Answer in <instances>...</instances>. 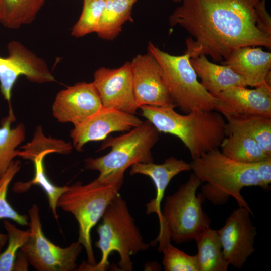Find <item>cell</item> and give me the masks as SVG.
Instances as JSON below:
<instances>
[{"label": "cell", "instance_id": "9c48e42d", "mask_svg": "<svg viewBox=\"0 0 271 271\" xmlns=\"http://www.w3.org/2000/svg\"><path fill=\"white\" fill-rule=\"evenodd\" d=\"M30 236L20 248L28 263L37 271H73L76 270L77 258L83 246L78 241L61 248L44 235L39 209L34 204L28 210Z\"/></svg>", "mask_w": 271, "mask_h": 271}, {"label": "cell", "instance_id": "2e32d148", "mask_svg": "<svg viewBox=\"0 0 271 271\" xmlns=\"http://www.w3.org/2000/svg\"><path fill=\"white\" fill-rule=\"evenodd\" d=\"M142 122L134 114L102 106L71 130L73 146L78 152H82L88 142L104 140L112 132L129 131Z\"/></svg>", "mask_w": 271, "mask_h": 271}, {"label": "cell", "instance_id": "7a4b0ae2", "mask_svg": "<svg viewBox=\"0 0 271 271\" xmlns=\"http://www.w3.org/2000/svg\"><path fill=\"white\" fill-rule=\"evenodd\" d=\"M139 108L159 132L178 137L192 160L218 148L227 136L226 122L217 111L195 110L182 115L171 107L143 105Z\"/></svg>", "mask_w": 271, "mask_h": 271}, {"label": "cell", "instance_id": "d6986e66", "mask_svg": "<svg viewBox=\"0 0 271 271\" xmlns=\"http://www.w3.org/2000/svg\"><path fill=\"white\" fill-rule=\"evenodd\" d=\"M190 63L201 84L212 95L232 86H248L244 78L225 65H218L201 55L190 59Z\"/></svg>", "mask_w": 271, "mask_h": 271}, {"label": "cell", "instance_id": "e0dca14e", "mask_svg": "<svg viewBox=\"0 0 271 271\" xmlns=\"http://www.w3.org/2000/svg\"><path fill=\"white\" fill-rule=\"evenodd\" d=\"M191 170L190 164L181 159L170 157L160 164L153 162L138 163L130 167L131 175L140 174L149 177L153 181L156 188V196L146 204V213H156L160 220L161 202L165 190L173 178L178 174Z\"/></svg>", "mask_w": 271, "mask_h": 271}, {"label": "cell", "instance_id": "1f68e13d", "mask_svg": "<svg viewBox=\"0 0 271 271\" xmlns=\"http://www.w3.org/2000/svg\"><path fill=\"white\" fill-rule=\"evenodd\" d=\"M254 165L263 182L268 188L271 183V159L255 162Z\"/></svg>", "mask_w": 271, "mask_h": 271}, {"label": "cell", "instance_id": "f546056e", "mask_svg": "<svg viewBox=\"0 0 271 271\" xmlns=\"http://www.w3.org/2000/svg\"><path fill=\"white\" fill-rule=\"evenodd\" d=\"M105 4V0H84L81 14L72 29L71 35L81 37L96 32Z\"/></svg>", "mask_w": 271, "mask_h": 271}, {"label": "cell", "instance_id": "30bf717a", "mask_svg": "<svg viewBox=\"0 0 271 271\" xmlns=\"http://www.w3.org/2000/svg\"><path fill=\"white\" fill-rule=\"evenodd\" d=\"M7 49L8 57H0V90L9 102L12 88L20 76H25L29 81L38 83L55 81L44 60L20 42H10Z\"/></svg>", "mask_w": 271, "mask_h": 271}, {"label": "cell", "instance_id": "8992f818", "mask_svg": "<svg viewBox=\"0 0 271 271\" xmlns=\"http://www.w3.org/2000/svg\"><path fill=\"white\" fill-rule=\"evenodd\" d=\"M202 183L193 173L175 193L166 197L159 220V232L150 245L171 240L177 244L189 241L210 227V219L202 207L204 199L196 193Z\"/></svg>", "mask_w": 271, "mask_h": 271}, {"label": "cell", "instance_id": "277c9868", "mask_svg": "<svg viewBox=\"0 0 271 271\" xmlns=\"http://www.w3.org/2000/svg\"><path fill=\"white\" fill-rule=\"evenodd\" d=\"M97 227L99 239L95 244L101 251V259L94 265L83 262L76 270H106L109 266V255L116 251L119 256L120 270H132L131 256L148 249L150 244L144 241L127 204L119 193L108 205Z\"/></svg>", "mask_w": 271, "mask_h": 271}, {"label": "cell", "instance_id": "d4e9b609", "mask_svg": "<svg viewBox=\"0 0 271 271\" xmlns=\"http://www.w3.org/2000/svg\"><path fill=\"white\" fill-rule=\"evenodd\" d=\"M45 0H0V22L9 29L31 23Z\"/></svg>", "mask_w": 271, "mask_h": 271}, {"label": "cell", "instance_id": "7c38bea8", "mask_svg": "<svg viewBox=\"0 0 271 271\" xmlns=\"http://www.w3.org/2000/svg\"><path fill=\"white\" fill-rule=\"evenodd\" d=\"M130 64L134 95L139 108L143 105L176 107L165 84L160 66L150 53L137 55Z\"/></svg>", "mask_w": 271, "mask_h": 271}, {"label": "cell", "instance_id": "ba28073f", "mask_svg": "<svg viewBox=\"0 0 271 271\" xmlns=\"http://www.w3.org/2000/svg\"><path fill=\"white\" fill-rule=\"evenodd\" d=\"M147 48L160 66L165 84L176 107L185 113L215 110L217 99L198 81L188 54H170L151 42Z\"/></svg>", "mask_w": 271, "mask_h": 271}, {"label": "cell", "instance_id": "ffe728a7", "mask_svg": "<svg viewBox=\"0 0 271 271\" xmlns=\"http://www.w3.org/2000/svg\"><path fill=\"white\" fill-rule=\"evenodd\" d=\"M226 119L227 134L231 132L243 133L254 139L271 156V117L252 114H223Z\"/></svg>", "mask_w": 271, "mask_h": 271}, {"label": "cell", "instance_id": "f1b7e54d", "mask_svg": "<svg viewBox=\"0 0 271 271\" xmlns=\"http://www.w3.org/2000/svg\"><path fill=\"white\" fill-rule=\"evenodd\" d=\"M20 168V161L13 160L5 173L0 177V220L10 219L19 225L28 226V216L19 214L7 200L9 186Z\"/></svg>", "mask_w": 271, "mask_h": 271}, {"label": "cell", "instance_id": "ac0fdd59", "mask_svg": "<svg viewBox=\"0 0 271 271\" xmlns=\"http://www.w3.org/2000/svg\"><path fill=\"white\" fill-rule=\"evenodd\" d=\"M222 64L244 78L248 86L255 87L271 72V53L259 46L243 47L233 51Z\"/></svg>", "mask_w": 271, "mask_h": 271}, {"label": "cell", "instance_id": "cb8c5ba5", "mask_svg": "<svg viewBox=\"0 0 271 271\" xmlns=\"http://www.w3.org/2000/svg\"><path fill=\"white\" fill-rule=\"evenodd\" d=\"M49 154L48 152L41 153L32 160L35 172L33 178L28 182L19 181L15 183L13 187V191L17 193H22L28 191L32 185L40 186L47 195L49 207L54 218L58 221L59 216L57 213V202L68 186H56L48 178L45 170L44 158Z\"/></svg>", "mask_w": 271, "mask_h": 271}, {"label": "cell", "instance_id": "5bb4252c", "mask_svg": "<svg viewBox=\"0 0 271 271\" xmlns=\"http://www.w3.org/2000/svg\"><path fill=\"white\" fill-rule=\"evenodd\" d=\"M270 73L254 89L232 86L214 95L217 99L215 110L232 115L252 114L271 117Z\"/></svg>", "mask_w": 271, "mask_h": 271}, {"label": "cell", "instance_id": "9a60e30c", "mask_svg": "<svg viewBox=\"0 0 271 271\" xmlns=\"http://www.w3.org/2000/svg\"><path fill=\"white\" fill-rule=\"evenodd\" d=\"M102 105L93 82H82L60 91L52 105L53 116L60 122L79 124Z\"/></svg>", "mask_w": 271, "mask_h": 271}, {"label": "cell", "instance_id": "4dcf8cb0", "mask_svg": "<svg viewBox=\"0 0 271 271\" xmlns=\"http://www.w3.org/2000/svg\"><path fill=\"white\" fill-rule=\"evenodd\" d=\"M163 255L162 263L166 271H199L196 255H190L173 246L171 241L158 245Z\"/></svg>", "mask_w": 271, "mask_h": 271}, {"label": "cell", "instance_id": "d6a6232c", "mask_svg": "<svg viewBox=\"0 0 271 271\" xmlns=\"http://www.w3.org/2000/svg\"><path fill=\"white\" fill-rule=\"evenodd\" d=\"M8 241L7 234L0 232V253L3 250L4 247L5 246Z\"/></svg>", "mask_w": 271, "mask_h": 271}, {"label": "cell", "instance_id": "52a82bcc", "mask_svg": "<svg viewBox=\"0 0 271 271\" xmlns=\"http://www.w3.org/2000/svg\"><path fill=\"white\" fill-rule=\"evenodd\" d=\"M159 132L148 120L143 121L127 133L107 136L98 151L110 148V152L98 158L84 160L86 169L98 171V177L124 175L132 165L153 162L151 149L159 139Z\"/></svg>", "mask_w": 271, "mask_h": 271}, {"label": "cell", "instance_id": "6da1fadb", "mask_svg": "<svg viewBox=\"0 0 271 271\" xmlns=\"http://www.w3.org/2000/svg\"><path fill=\"white\" fill-rule=\"evenodd\" d=\"M260 0H182L169 17L190 34L184 53L227 59L245 46L271 47V17L258 9Z\"/></svg>", "mask_w": 271, "mask_h": 271}, {"label": "cell", "instance_id": "44dd1931", "mask_svg": "<svg viewBox=\"0 0 271 271\" xmlns=\"http://www.w3.org/2000/svg\"><path fill=\"white\" fill-rule=\"evenodd\" d=\"M194 240L198 248L196 254L199 271H226L230 265L225 260L217 230L206 228Z\"/></svg>", "mask_w": 271, "mask_h": 271}, {"label": "cell", "instance_id": "4316f807", "mask_svg": "<svg viewBox=\"0 0 271 271\" xmlns=\"http://www.w3.org/2000/svg\"><path fill=\"white\" fill-rule=\"evenodd\" d=\"M73 145L61 140L47 138L40 126L36 128L32 140L21 147L20 157L24 159L32 160L44 152L68 154L71 152Z\"/></svg>", "mask_w": 271, "mask_h": 271}, {"label": "cell", "instance_id": "8fae6325", "mask_svg": "<svg viewBox=\"0 0 271 271\" xmlns=\"http://www.w3.org/2000/svg\"><path fill=\"white\" fill-rule=\"evenodd\" d=\"M250 209L239 207L226 219L224 226L217 230L224 257L229 265L240 269L254 252L257 230L253 225Z\"/></svg>", "mask_w": 271, "mask_h": 271}, {"label": "cell", "instance_id": "5b68a950", "mask_svg": "<svg viewBox=\"0 0 271 271\" xmlns=\"http://www.w3.org/2000/svg\"><path fill=\"white\" fill-rule=\"evenodd\" d=\"M124 175L97 177L87 184L81 182L68 186L57 202V207L71 213L78 224V242L85 250L87 264L97 263L92 245V228L101 219L107 206L119 193Z\"/></svg>", "mask_w": 271, "mask_h": 271}, {"label": "cell", "instance_id": "4fadbf2b", "mask_svg": "<svg viewBox=\"0 0 271 271\" xmlns=\"http://www.w3.org/2000/svg\"><path fill=\"white\" fill-rule=\"evenodd\" d=\"M102 106L134 114L139 108L135 100L130 62L119 68L100 67L93 82Z\"/></svg>", "mask_w": 271, "mask_h": 271}, {"label": "cell", "instance_id": "7402d4cb", "mask_svg": "<svg viewBox=\"0 0 271 271\" xmlns=\"http://www.w3.org/2000/svg\"><path fill=\"white\" fill-rule=\"evenodd\" d=\"M138 0H105V6L96 33L103 39L115 38L127 21H132L131 12Z\"/></svg>", "mask_w": 271, "mask_h": 271}, {"label": "cell", "instance_id": "836d02e7", "mask_svg": "<svg viewBox=\"0 0 271 271\" xmlns=\"http://www.w3.org/2000/svg\"><path fill=\"white\" fill-rule=\"evenodd\" d=\"M173 1L175 2L178 3V2H181L182 0H173Z\"/></svg>", "mask_w": 271, "mask_h": 271}, {"label": "cell", "instance_id": "603a6c76", "mask_svg": "<svg viewBox=\"0 0 271 271\" xmlns=\"http://www.w3.org/2000/svg\"><path fill=\"white\" fill-rule=\"evenodd\" d=\"M220 147L225 156L239 162L253 163L271 159L254 139L238 132L228 133Z\"/></svg>", "mask_w": 271, "mask_h": 271}, {"label": "cell", "instance_id": "3957f363", "mask_svg": "<svg viewBox=\"0 0 271 271\" xmlns=\"http://www.w3.org/2000/svg\"><path fill=\"white\" fill-rule=\"evenodd\" d=\"M193 174L202 182L201 196L215 205H222L233 197L239 207L250 209L241 194L245 187H266L254 163H244L225 156L216 148L202 154L190 163Z\"/></svg>", "mask_w": 271, "mask_h": 271}, {"label": "cell", "instance_id": "83f0119b", "mask_svg": "<svg viewBox=\"0 0 271 271\" xmlns=\"http://www.w3.org/2000/svg\"><path fill=\"white\" fill-rule=\"evenodd\" d=\"M4 226L8 236L6 248L0 253V271L14 270L15 262L18 250L29 239L31 232L18 229L8 220L4 221Z\"/></svg>", "mask_w": 271, "mask_h": 271}, {"label": "cell", "instance_id": "484cf974", "mask_svg": "<svg viewBox=\"0 0 271 271\" xmlns=\"http://www.w3.org/2000/svg\"><path fill=\"white\" fill-rule=\"evenodd\" d=\"M9 109V115L3 119L0 127V177L5 173L14 158L20 156V151L16 148L25 139V130L22 124L11 127L15 118L11 107Z\"/></svg>", "mask_w": 271, "mask_h": 271}]
</instances>
